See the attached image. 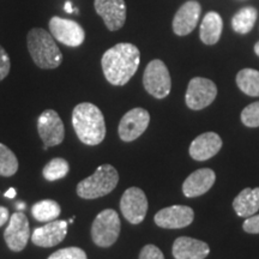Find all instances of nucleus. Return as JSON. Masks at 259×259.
Instances as JSON below:
<instances>
[{"instance_id":"c756f323","label":"nucleus","mask_w":259,"mask_h":259,"mask_svg":"<svg viewBox=\"0 0 259 259\" xmlns=\"http://www.w3.org/2000/svg\"><path fill=\"white\" fill-rule=\"evenodd\" d=\"M10 67H11V63H10L9 54L6 53L4 48L0 46V82L8 77Z\"/></svg>"},{"instance_id":"7c9ffc66","label":"nucleus","mask_w":259,"mask_h":259,"mask_svg":"<svg viewBox=\"0 0 259 259\" xmlns=\"http://www.w3.org/2000/svg\"><path fill=\"white\" fill-rule=\"evenodd\" d=\"M242 228H244L245 232L250 233V234H259V213L246 219Z\"/></svg>"},{"instance_id":"39448f33","label":"nucleus","mask_w":259,"mask_h":259,"mask_svg":"<svg viewBox=\"0 0 259 259\" xmlns=\"http://www.w3.org/2000/svg\"><path fill=\"white\" fill-rule=\"evenodd\" d=\"M120 219L115 210L106 209L96 216L92 226V238L100 247H109L120 234Z\"/></svg>"},{"instance_id":"f3484780","label":"nucleus","mask_w":259,"mask_h":259,"mask_svg":"<svg viewBox=\"0 0 259 259\" xmlns=\"http://www.w3.org/2000/svg\"><path fill=\"white\" fill-rule=\"evenodd\" d=\"M216 180L215 171L210 168H202L191 173L183 184V192L187 198L202 196L211 189Z\"/></svg>"},{"instance_id":"f03ea898","label":"nucleus","mask_w":259,"mask_h":259,"mask_svg":"<svg viewBox=\"0 0 259 259\" xmlns=\"http://www.w3.org/2000/svg\"><path fill=\"white\" fill-rule=\"evenodd\" d=\"M72 125L77 137L85 145H97L106 137L105 116L93 103L83 102L74 107Z\"/></svg>"},{"instance_id":"4be33fe9","label":"nucleus","mask_w":259,"mask_h":259,"mask_svg":"<svg viewBox=\"0 0 259 259\" xmlns=\"http://www.w3.org/2000/svg\"><path fill=\"white\" fill-rule=\"evenodd\" d=\"M61 212L60 205L56 200L44 199L35 203L31 208V213L38 222H52L59 218Z\"/></svg>"},{"instance_id":"20e7f679","label":"nucleus","mask_w":259,"mask_h":259,"mask_svg":"<svg viewBox=\"0 0 259 259\" xmlns=\"http://www.w3.org/2000/svg\"><path fill=\"white\" fill-rule=\"evenodd\" d=\"M119 174L111 164H102L77 185V194L83 199H96L111 193L118 185Z\"/></svg>"},{"instance_id":"f257e3e1","label":"nucleus","mask_w":259,"mask_h":259,"mask_svg":"<svg viewBox=\"0 0 259 259\" xmlns=\"http://www.w3.org/2000/svg\"><path fill=\"white\" fill-rule=\"evenodd\" d=\"M141 52L132 44H118L102 56L101 65L106 79L113 85H125L137 72Z\"/></svg>"},{"instance_id":"ddd939ff","label":"nucleus","mask_w":259,"mask_h":259,"mask_svg":"<svg viewBox=\"0 0 259 259\" xmlns=\"http://www.w3.org/2000/svg\"><path fill=\"white\" fill-rule=\"evenodd\" d=\"M94 8L111 31H116L124 27L126 21L125 0H94Z\"/></svg>"},{"instance_id":"2eb2a0df","label":"nucleus","mask_w":259,"mask_h":259,"mask_svg":"<svg viewBox=\"0 0 259 259\" xmlns=\"http://www.w3.org/2000/svg\"><path fill=\"white\" fill-rule=\"evenodd\" d=\"M66 234L67 222L54 220L35 229L31 235V241L34 242V245L40 246V247H53L60 244Z\"/></svg>"},{"instance_id":"473e14b6","label":"nucleus","mask_w":259,"mask_h":259,"mask_svg":"<svg viewBox=\"0 0 259 259\" xmlns=\"http://www.w3.org/2000/svg\"><path fill=\"white\" fill-rule=\"evenodd\" d=\"M5 197L6 198H15L16 197V190L14 189V187H11V189H9L8 191L5 192Z\"/></svg>"},{"instance_id":"f8f14e48","label":"nucleus","mask_w":259,"mask_h":259,"mask_svg":"<svg viewBox=\"0 0 259 259\" xmlns=\"http://www.w3.org/2000/svg\"><path fill=\"white\" fill-rule=\"evenodd\" d=\"M30 238V227L28 218L22 211L12 213L9 226L5 229L4 239L9 248L14 252L24 250Z\"/></svg>"},{"instance_id":"a211bd4d","label":"nucleus","mask_w":259,"mask_h":259,"mask_svg":"<svg viewBox=\"0 0 259 259\" xmlns=\"http://www.w3.org/2000/svg\"><path fill=\"white\" fill-rule=\"evenodd\" d=\"M222 139L215 132L199 135L190 145V155L196 161H205L221 150Z\"/></svg>"},{"instance_id":"bb28decb","label":"nucleus","mask_w":259,"mask_h":259,"mask_svg":"<svg viewBox=\"0 0 259 259\" xmlns=\"http://www.w3.org/2000/svg\"><path fill=\"white\" fill-rule=\"evenodd\" d=\"M241 121L247 127H258L259 126V101L253 102L245 107L241 112Z\"/></svg>"},{"instance_id":"c85d7f7f","label":"nucleus","mask_w":259,"mask_h":259,"mask_svg":"<svg viewBox=\"0 0 259 259\" xmlns=\"http://www.w3.org/2000/svg\"><path fill=\"white\" fill-rule=\"evenodd\" d=\"M139 259H164V255L157 246L147 245L142 248Z\"/></svg>"},{"instance_id":"f704fd0d","label":"nucleus","mask_w":259,"mask_h":259,"mask_svg":"<svg viewBox=\"0 0 259 259\" xmlns=\"http://www.w3.org/2000/svg\"><path fill=\"white\" fill-rule=\"evenodd\" d=\"M254 52H255V54H257V56L259 57V41L257 42V44H255V46H254Z\"/></svg>"},{"instance_id":"423d86ee","label":"nucleus","mask_w":259,"mask_h":259,"mask_svg":"<svg viewBox=\"0 0 259 259\" xmlns=\"http://www.w3.org/2000/svg\"><path fill=\"white\" fill-rule=\"evenodd\" d=\"M143 84L145 90L156 99H164L169 95L171 80L166 64L158 59L150 61L145 67Z\"/></svg>"},{"instance_id":"cd10ccee","label":"nucleus","mask_w":259,"mask_h":259,"mask_svg":"<svg viewBox=\"0 0 259 259\" xmlns=\"http://www.w3.org/2000/svg\"><path fill=\"white\" fill-rule=\"evenodd\" d=\"M48 259H88V257L82 248L66 247L52 253Z\"/></svg>"},{"instance_id":"4468645a","label":"nucleus","mask_w":259,"mask_h":259,"mask_svg":"<svg viewBox=\"0 0 259 259\" xmlns=\"http://www.w3.org/2000/svg\"><path fill=\"white\" fill-rule=\"evenodd\" d=\"M194 219V212L190 206L173 205L158 211L155 215V223L161 228L179 229L190 226Z\"/></svg>"},{"instance_id":"2f4dec72","label":"nucleus","mask_w":259,"mask_h":259,"mask_svg":"<svg viewBox=\"0 0 259 259\" xmlns=\"http://www.w3.org/2000/svg\"><path fill=\"white\" fill-rule=\"evenodd\" d=\"M9 221V210L5 206H0V227Z\"/></svg>"},{"instance_id":"72a5a7b5","label":"nucleus","mask_w":259,"mask_h":259,"mask_svg":"<svg viewBox=\"0 0 259 259\" xmlns=\"http://www.w3.org/2000/svg\"><path fill=\"white\" fill-rule=\"evenodd\" d=\"M74 9H72V5H71V3H66V4H65V11L66 12H69V14H71V12L73 11Z\"/></svg>"},{"instance_id":"b1692460","label":"nucleus","mask_w":259,"mask_h":259,"mask_svg":"<svg viewBox=\"0 0 259 259\" xmlns=\"http://www.w3.org/2000/svg\"><path fill=\"white\" fill-rule=\"evenodd\" d=\"M257 10L254 8L241 9L232 19V27L239 34H247L252 30L257 19Z\"/></svg>"},{"instance_id":"393cba45","label":"nucleus","mask_w":259,"mask_h":259,"mask_svg":"<svg viewBox=\"0 0 259 259\" xmlns=\"http://www.w3.org/2000/svg\"><path fill=\"white\" fill-rule=\"evenodd\" d=\"M69 162L65 160V158L56 157L53 158V160H51L46 166H45L44 170H42V174H44L46 180L56 181L66 177L67 173H69Z\"/></svg>"},{"instance_id":"dca6fc26","label":"nucleus","mask_w":259,"mask_h":259,"mask_svg":"<svg viewBox=\"0 0 259 259\" xmlns=\"http://www.w3.org/2000/svg\"><path fill=\"white\" fill-rule=\"evenodd\" d=\"M200 8L199 3L196 0H190L184 4L178 10L173 19V30L179 36H185L189 35L191 31L196 28L198 19L200 17Z\"/></svg>"},{"instance_id":"9b49d317","label":"nucleus","mask_w":259,"mask_h":259,"mask_svg":"<svg viewBox=\"0 0 259 259\" xmlns=\"http://www.w3.org/2000/svg\"><path fill=\"white\" fill-rule=\"evenodd\" d=\"M150 122V114L144 108H134L122 116L119 124V137L124 142H132L144 134Z\"/></svg>"},{"instance_id":"1a4fd4ad","label":"nucleus","mask_w":259,"mask_h":259,"mask_svg":"<svg viewBox=\"0 0 259 259\" xmlns=\"http://www.w3.org/2000/svg\"><path fill=\"white\" fill-rule=\"evenodd\" d=\"M120 210L124 218L132 225L143 222L148 212V199L143 190L138 187L126 190L120 200Z\"/></svg>"},{"instance_id":"6e6552de","label":"nucleus","mask_w":259,"mask_h":259,"mask_svg":"<svg viewBox=\"0 0 259 259\" xmlns=\"http://www.w3.org/2000/svg\"><path fill=\"white\" fill-rule=\"evenodd\" d=\"M50 32L60 44L69 47H78L85 40V31L82 25L72 19L58 17L51 18Z\"/></svg>"},{"instance_id":"7ed1b4c3","label":"nucleus","mask_w":259,"mask_h":259,"mask_svg":"<svg viewBox=\"0 0 259 259\" xmlns=\"http://www.w3.org/2000/svg\"><path fill=\"white\" fill-rule=\"evenodd\" d=\"M27 45L32 60L40 69H57L63 63V53L56 38L46 29L32 28L27 35Z\"/></svg>"},{"instance_id":"a878e982","label":"nucleus","mask_w":259,"mask_h":259,"mask_svg":"<svg viewBox=\"0 0 259 259\" xmlns=\"http://www.w3.org/2000/svg\"><path fill=\"white\" fill-rule=\"evenodd\" d=\"M18 170V160L11 149L0 143V176L12 177Z\"/></svg>"},{"instance_id":"9d476101","label":"nucleus","mask_w":259,"mask_h":259,"mask_svg":"<svg viewBox=\"0 0 259 259\" xmlns=\"http://www.w3.org/2000/svg\"><path fill=\"white\" fill-rule=\"evenodd\" d=\"M38 135L45 144V149L59 145L64 141L65 128L59 114L53 109H47L38 116Z\"/></svg>"},{"instance_id":"5701e85b","label":"nucleus","mask_w":259,"mask_h":259,"mask_svg":"<svg viewBox=\"0 0 259 259\" xmlns=\"http://www.w3.org/2000/svg\"><path fill=\"white\" fill-rule=\"evenodd\" d=\"M236 84L248 96H259V71L244 69L236 74Z\"/></svg>"},{"instance_id":"c9c22d12","label":"nucleus","mask_w":259,"mask_h":259,"mask_svg":"<svg viewBox=\"0 0 259 259\" xmlns=\"http://www.w3.org/2000/svg\"><path fill=\"white\" fill-rule=\"evenodd\" d=\"M17 208H18V209H21V210H23V209L25 208V205H24L23 203H19V204L17 203Z\"/></svg>"},{"instance_id":"e433bc0d","label":"nucleus","mask_w":259,"mask_h":259,"mask_svg":"<svg viewBox=\"0 0 259 259\" xmlns=\"http://www.w3.org/2000/svg\"><path fill=\"white\" fill-rule=\"evenodd\" d=\"M74 221V218H72V219H70L69 221H67V223H72Z\"/></svg>"},{"instance_id":"0eeeda50","label":"nucleus","mask_w":259,"mask_h":259,"mask_svg":"<svg viewBox=\"0 0 259 259\" xmlns=\"http://www.w3.org/2000/svg\"><path fill=\"white\" fill-rule=\"evenodd\" d=\"M218 95L216 84L208 78L196 77L190 80L186 92V105L193 111L205 108L211 105Z\"/></svg>"},{"instance_id":"aec40b11","label":"nucleus","mask_w":259,"mask_h":259,"mask_svg":"<svg viewBox=\"0 0 259 259\" xmlns=\"http://www.w3.org/2000/svg\"><path fill=\"white\" fill-rule=\"evenodd\" d=\"M233 208L240 218H250L259 210V187L242 190L233 200Z\"/></svg>"},{"instance_id":"412c9836","label":"nucleus","mask_w":259,"mask_h":259,"mask_svg":"<svg viewBox=\"0 0 259 259\" xmlns=\"http://www.w3.org/2000/svg\"><path fill=\"white\" fill-rule=\"evenodd\" d=\"M222 28L223 22L221 16L218 12H209L200 24V40L205 45H215L221 37Z\"/></svg>"},{"instance_id":"6ab92c4d","label":"nucleus","mask_w":259,"mask_h":259,"mask_svg":"<svg viewBox=\"0 0 259 259\" xmlns=\"http://www.w3.org/2000/svg\"><path fill=\"white\" fill-rule=\"evenodd\" d=\"M171 253L176 259H205L210 253V248L206 242L180 236L174 241Z\"/></svg>"}]
</instances>
